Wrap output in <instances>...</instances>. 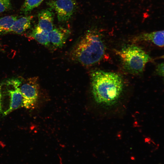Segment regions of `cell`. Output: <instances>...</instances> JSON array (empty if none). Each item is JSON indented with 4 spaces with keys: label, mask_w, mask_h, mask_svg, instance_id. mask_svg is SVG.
<instances>
[{
    "label": "cell",
    "mask_w": 164,
    "mask_h": 164,
    "mask_svg": "<svg viewBox=\"0 0 164 164\" xmlns=\"http://www.w3.org/2000/svg\"><path fill=\"white\" fill-rule=\"evenodd\" d=\"M70 31L61 27L56 28L48 33L50 43L57 47H61L65 43Z\"/></svg>",
    "instance_id": "8"
},
{
    "label": "cell",
    "mask_w": 164,
    "mask_h": 164,
    "mask_svg": "<svg viewBox=\"0 0 164 164\" xmlns=\"http://www.w3.org/2000/svg\"><path fill=\"white\" fill-rule=\"evenodd\" d=\"M105 46L100 34L88 31L76 44L70 53L71 58L84 66L94 64L103 57Z\"/></svg>",
    "instance_id": "2"
},
{
    "label": "cell",
    "mask_w": 164,
    "mask_h": 164,
    "mask_svg": "<svg viewBox=\"0 0 164 164\" xmlns=\"http://www.w3.org/2000/svg\"><path fill=\"white\" fill-rule=\"evenodd\" d=\"M18 18L17 16L14 15L0 18V35L8 33L9 29Z\"/></svg>",
    "instance_id": "12"
},
{
    "label": "cell",
    "mask_w": 164,
    "mask_h": 164,
    "mask_svg": "<svg viewBox=\"0 0 164 164\" xmlns=\"http://www.w3.org/2000/svg\"><path fill=\"white\" fill-rule=\"evenodd\" d=\"M160 58L162 59H164V54L161 56L160 57Z\"/></svg>",
    "instance_id": "16"
},
{
    "label": "cell",
    "mask_w": 164,
    "mask_h": 164,
    "mask_svg": "<svg viewBox=\"0 0 164 164\" xmlns=\"http://www.w3.org/2000/svg\"><path fill=\"white\" fill-rule=\"evenodd\" d=\"M49 6L56 12L58 21L64 22L69 20L76 7L75 0H53L48 2Z\"/></svg>",
    "instance_id": "6"
},
{
    "label": "cell",
    "mask_w": 164,
    "mask_h": 164,
    "mask_svg": "<svg viewBox=\"0 0 164 164\" xmlns=\"http://www.w3.org/2000/svg\"><path fill=\"white\" fill-rule=\"evenodd\" d=\"M54 14L50 9L41 10L38 13L37 26L48 33L53 29Z\"/></svg>",
    "instance_id": "7"
},
{
    "label": "cell",
    "mask_w": 164,
    "mask_h": 164,
    "mask_svg": "<svg viewBox=\"0 0 164 164\" xmlns=\"http://www.w3.org/2000/svg\"><path fill=\"white\" fill-rule=\"evenodd\" d=\"M155 70L157 74L164 79V62L159 64Z\"/></svg>",
    "instance_id": "15"
},
{
    "label": "cell",
    "mask_w": 164,
    "mask_h": 164,
    "mask_svg": "<svg viewBox=\"0 0 164 164\" xmlns=\"http://www.w3.org/2000/svg\"><path fill=\"white\" fill-rule=\"evenodd\" d=\"M30 36L39 43L46 46L50 44L48 33L41 29L37 26L33 29Z\"/></svg>",
    "instance_id": "11"
},
{
    "label": "cell",
    "mask_w": 164,
    "mask_h": 164,
    "mask_svg": "<svg viewBox=\"0 0 164 164\" xmlns=\"http://www.w3.org/2000/svg\"><path fill=\"white\" fill-rule=\"evenodd\" d=\"M38 78L34 77L27 79L20 86L23 98V107L27 109L33 108L38 99L39 85Z\"/></svg>",
    "instance_id": "5"
},
{
    "label": "cell",
    "mask_w": 164,
    "mask_h": 164,
    "mask_svg": "<svg viewBox=\"0 0 164 164\" xmlns=\"http://www.w3.org/2000/svg\"><path fill=\"white\" fill-rule=\"evenodd\" d=\"M135 41H146L160 47H164V30L141 34L134 39Z\"/></svg>",
    "instance_id": "9"
},
{
    "label": "cell",
    "mask_w": 164,
    "mask_h": 164,
    "mask_svg": "<svg viewBox=\"0 0 164 164\" xmlns=\"http://www.w3.org/2000/svg\"><path fill=\"white\" fill-rule=\"evenodd\" d=\"M91 76L92 93L96 103L107 107L116 104L123 90L121 77L116 73L101 70L93 72Z\"/></svg>",
    "instance_id": "1"
},
{
    "label": "cell",
    "mask_w": 164,
    "mask_h": 164,
    "mask_svg": "<svg viewBox=\"0 0 164 164\" xmlns=\"http://www.w3.org/2000/svg\"><path fill=\"white\" fill-rule=\"evenodd\" d=\"M11 7V0H0V13L10 9Z\"/></svg>",
    "instance_id": "14"
},
{
    "label": "cell",
    "mask_w": 164,
    "mask_h": 164,
    "mask_svg": "<svg viewBox=\"0 0 164 164\" xmlns=\"http://www.w3.org/2000/svg\"><path fill=\"white\" fill-rule=\"evenodd\" d=\"M1 49V45H0V50Z\"/></svg>",
    "instance_id": "17"
},
{
    "label": "cell",
    "mask_w": 164,
    "mask_h": 164,
    "mask_svg": "<svg viewBox=\"0 0 164 164\" xmlns=\"http://www.w3.org/2000/svg\"><path fill=\"white\" fill-rule=\"evenodd\" d=\"M43 0H25L20 9L22 13H29L34 9L38 7Z\"/></svg>",
    "instance_id": "13"
},
{
    "label": "cell",
    "mask_w": 164,
    "mask_h": 164,
    "mask_svg": "<svg viewBox=\"0 0 164 164\" xmlns=\"http://www.w3.org/2000/svg\"><path fill=\"white\" fill-rule=\"evenodd\" d=\"M22 80L9 79L0 84V114L5 116L23 107V98L20 89Z\"/></svg>",
    "instance_id": "3"
},
{
    "label": "cell",
    "mask_w": 164,
    "mask_h": 164,
    "mask_svg": "<svg viewBox=\"0 0 164 164\" xmlns=\"http://www.w3.org/2000/svg\"><path fill=\"white\" fill-rule=\"evenodd\" d=\"M33 18V16L30 15L18 18L13 23L8 33L22 34L30 27Z\"/></svg>",
    "instance_id": "10"
},
{
    "label": "cell",
    "mask_w": 164,
    "mask_h": 164,
    "mask_svg": "<svg viewBox=\"0 0 164 164\" xmlns=\"http://www.w3.org/2000/svg\"><path fill=\"white\" fill-rule=\"evenodd\" d=\"M115 52L121 59L124 69L132 74L142 73L146 64L151 60L145 51L134 45L127 46Z\"/></svg>",
    "instance_id": "4"
}]
</instances>
